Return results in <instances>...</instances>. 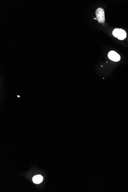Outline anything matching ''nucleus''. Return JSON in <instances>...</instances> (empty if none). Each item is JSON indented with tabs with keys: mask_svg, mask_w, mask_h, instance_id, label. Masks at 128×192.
<instances>
[{
	"mask_svg": "<svg viewBox=\"0 0 128 192\" xmlns=\"http://www.w3.org/2000/svg\"><path fill=\"white\" fill-rule=\"evenodd\" d=\"M112 34L114 37L117 38L120 40H123L127 37V33L125 31L121 29H114L112 32Z\"/></svg>",
	"mask_w": 128,
	"mask_h": 192,
	"instance_id": "nucleus-1",
	"label": "nucleus"
},
{
	"mask_svg": "<svg viewBox=\"0 0 128 192\" xmlns=\"http://www.w3.org/2000/svg\"><path fill=\"white\" fill-rule=\"evenodd\" d=\"M97 20L98 23L103 24L105 22L104 10L103 8L99 7L96 10Z\"/></svg>",
	"mask_w": 128,
	"mask_h": 192,
	"instance_id": "nucleus-2",
	"label": "nucleus"
},
{
	"mask_svg": "<svg viewBox=\"0 0 128 192\" xmlns=\"http://www.w3.org/2000/svg\"><path fill=\"white\" fill-rule=\"evenodd\" d=\"M108 56L110 60L115 62L118 61L120 59V56L117 53L113 51H110L108 54Z\"/></svg>",
	"mask_w": 128,
	"mask_h": 192,
	"instance_id": "nucleus-3",
	"label": "nucleus"
},
{
	"mask_svg": "<svg viewBox=\"0 0 128 192\" xmlns=\"http://www.w3.org/2000/svg\"><path fill=\"white\" fill-rule=\"evenodd\" d=\"M43 177L41 175L35 176L33 178V182L35 184H39L42 181Z\"/></svg>",
	"mask_w": 128,
	"mask_h": 192,
	"instance_id": "nucleus-4",
	"label": "nucleus"
},
{
	"mask_svg": "<svg viewBox=\"0 0 128 192\" xmlns=\"http://www.w3.org/2000/svg\"><path fill=\"white\" fill-rule=\"evenodd\" d=\"M94 19H95V20H96V19H96V18H94Z\"/></svg>",
	"mask_w": 128,
	"mask_h": 192,
	"instance_id": "nucleus-5",
	"label": "nucleus"
}]
</instances>
